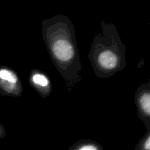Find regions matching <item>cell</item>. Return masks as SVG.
<instances>
[{"mask_svg":"<svg viewBox=\"0 0 150 150\" xmlns=\"http://www.w3.org/2000/svg\"><path fill=\"white\" fill-rule=\"evenodd\" d=\"M42 33L51 61L71 92L82 81L73 22L64 15H56L42 21Z\"/></svg>","mask_w":150,"mask_h":150,"instance_id":"1","label":"cell"},{"mask_svg":"<svg viewBox=\"0 0 150 150\" xmlns=\"http://www.w3.org/2000/svg\"><path fill=\"white\" fill-rule=\"evenodd\" d=\"M6 136V130L4 127H3L2 125L0 123V139H4Z\"/></svg>","mask_w":150,"mask_h":150,"instance_id":"8","label":"cell"},{"mask_svg":"<svg viewBox=\"0 0 150 150\" xmlns=\"http://www.w3.org/2000/svg\"><path fill=\"white\" fill-rule=\"evenodd\" d=\"M134 150H150V130H146L144 136L135 146Z\"/></svg>","mask_w":150,"mask_h":150,"instance_id":"7","label":"cell"},{"mask_svg":"<svg viewBox=\"0 0 150 150\" xmlns=\"http://www.w3.org/2000/svg\"><path fill=\"white\" fill-rule=\"evenodd\" d=\"M30 86L42 98H48L52 92V84L48 76L38 69H32L29 73Z\"/></svg>","mask_w":150,"mask_h":150,"instance_id":"5","label":"cell"},{"mask_svg":"<svg viewBox=\"0 0 150 150\" xmlns=\"http://www.w3.org/2000/svg\"><path fill=\"white\" fill-rule=\"evenodd\" d=\"M67 150H104L101 144L91 139H80Z\"/></svg>","mask_w":150,"mask_h":150,"instance_id":"6","label":"cell"},{"mask_svg":"<svg viewBox=\"0 0 150 150\" xmlns=\"http://www.w3.org/2000/svg\"><path fill=\"white\" fill-rule=\"evenodd\" d=\"M100 28V33L94 38L88 57L96 76L108 79L125 68L126 46L114 23L102 20Z\"/></svg>","mask_w":150,"mask_h":150,"instance_id":"2","label":"cell"},{"mask_svg":"<svg viewBox=\"0 0 150 150\" xmlns=\"http://www.w3.org/2000/svg\"><path fill=\"white\" fill-rule=\"evenodd\" d=\"M23 93V85L16 72L0 64V95L18 98Z\"/></svg>","mask_w":150,"mask_h":150,"instance_id":"3","label":"cell"},{"mask_svg":"<svg viewBox=\"0 0 150 150\" xmlns=\"http://www.w3.org/2000/svg\"><path fill=\"white\" fill-rule=\"evenodd\" d=\"M135 104L138 117L143 122L146 130H150V81L142 83L136 89Z\"/></svg>","mask_w":150,"mask_h":150,"instance_id":"4","label":"cell"}]
</instances>
